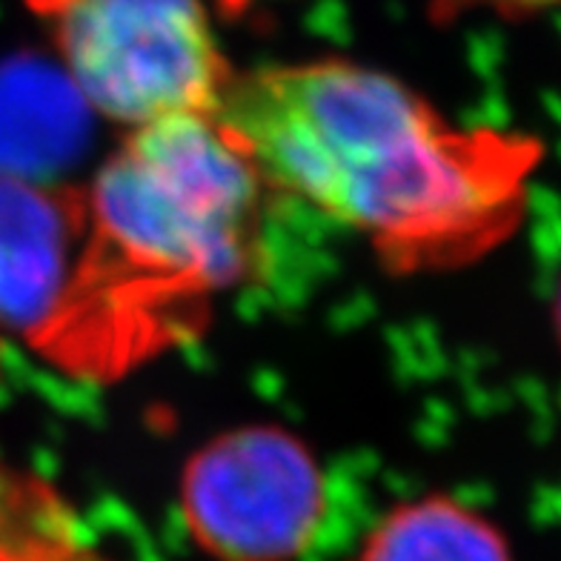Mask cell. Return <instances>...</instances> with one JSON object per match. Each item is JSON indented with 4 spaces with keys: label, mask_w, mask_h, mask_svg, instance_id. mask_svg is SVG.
<instances>
[{
    "label": "cell",
    "mask_w": 561,
    "mask_h": 561,
    "mask_svg": "<svg viewBox=\"0 0 561 561\" xmlns=\"http://www.w3.org/2000/svg\"><path fill=\"white\" fill-rule=\"evenodd\" d=\"M473 7H490L493 12H502V15H530V12H541V9L561 7V0H467Z\"/></svg>",
    "instance_id": "7"
},
{
    "label": "cell",
    "mask_w": 561,
    "mask_h": 561,
    "mask_svg": "<svg viewBox=\"0 0 561 561\" xmlns=\"http://www.w3.org/2000/svg\"><path fill=\"white\" fill-rule=\"evenodd\" d=\"M270 193L215 115H184L133 129L92 201L104 236L133 264L221 287L259 259Z\"/></svg>",
    "instance_id": "2"
},
{
    "label": "cell",
    "mask_w": 561,
    "mask_h": 561,
    "mask_svg": "<svg viewBox=\"0 0 561 561\" xmlns=\"http://www.w3.org/2000/svg\"><path fill=\"white\" fill-rule=\"evenodd\" d=\"M215 121L273 193L401 264L473 259L518 224L539 144L447 124L381 69L316 58L236 72Z\"/></svg>",
    "instance_id": "1"
},
{
    "label": "cell",
    "mask_w": 561,
    "mask_h": 561,
    "mask_svg": "<svg viewBox=\"0 0 561 561\" xmlns=\"http://www.w3.org/2000/svg\"><path fill=\"white\" fill-rule=\"evenodd\" d=\"M0 561H98L49 484L0 456Z\"/></svg>",
    "instance_id": "6"
},
{
    "label": "cell",
    "mask_w": 561,
    "mask_h": 561,
    "mask_svg": "<svg viewBox=\"0 0 561 561\" xmlns=\"http://www.w3.org/2000/svg\"><path fill=\"white\" fill-rule=\"evenodd\" d=\"M184 518L218 561H293L324 522V476L301 442L238 430L198 453L184 476Z\"/></svg>",
    "instance_id": "4"
},
{
    "label": "cell",
    "mask_w": 561,
    "mask_h": 561,
    "mask_svg": "<svg viewBox=\"0 0 561 561\" xmlns=\"http://www.w3.org/2000/svg\"><path fill=\"white\" fill-rule=\"evenodd\" d=\"M89 106L140 129L215 115L229 67L204 0H26Z\"/></svg>",
    "instance_id": "3"
},
{
    "label": "cell",
    "mask_w": 561,
    "mask_h": 561,
    "mask_svg": "<svg viewBox=\"0 0 561 561\" xmlns=\"http://www.w3.org/2000/svg\"><path fill=\"white\" fill-rule=\"evenodd\" d=\"M559 330H561V296H559Z\"/></svg>",
    "instance_id": "8"
},
{
    "label": "cell",
    "mask_w": 561,
    "mask_h": 561,
    "mask_svg": "<svg viewBox=\"0 0 561 561\" xmlns=\"http://www.w3.org/2000/svg\"><path fill=\"white\" fill-rule=\"evenodd\" d=\"M355 561H513V553L476 510L433 495L387 513Z\"/></svg>",
    "instance_id": "5"
}]
</instances>
